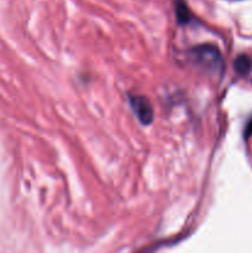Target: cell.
Listing matches in <instances>:
<instances>
[{
    "mask_svg": "<svg viewBox=\"0 0 252 253\" xmlns=\"http://www.w3.org/2000/svg\"><path fill=\"white\" fill-rule=\"evenodd\" d=\"M235 69L241 74L247 73L251 69V59L246 56H240L235 62Z\"/></svg>",
    "mask_w": 252,
    "mask_h": 253,
    "instance_id": "cell-3",
    "label": "cell"
},
{
    "mask_svg": "<svg viewBox=\"0 0 252 253\" xmlns=\"http://www.w3.org/2000/svg\"><path fill=\"white\" fill-rule=\"evenodd\" d=\"M131 108H132L133 113L136 114V118L141 121L142 124H150L153 119V110L151 106L150 101L145 98V96H131L130 98Z\"/></svg>",
    "mask_w": 252,
    "mask_h": 253,
    "instance_id": "cell-2",
    "label": "cell"
},
{
    "mask_svg": "<svg viewBox=\"0 0 252 253\" xmlns=\"http://www.w3.org/2000/svg\"><path fill=\"white\" fill-rule=\"evenodd\" d=\"M177 16L179 21L182 22H187L189 19V11H188V7L184 2L179 1L177 4Z\"/></svg>",
    "mask_w": 252,
    "mask_h": 253,
    "instance_id": "cell-4",
    "label": "cell"
},
{
    "mask_svg": "<svg viewBox=\"0 0 252 253\" xmlns=\"http://www.w3.org/2000/svg\"><path fill=\"white\" fill-rule=\"evenodd\" d=\"M249 130H250V132L252 131V124H251V125H249Z\"/></svg>",
    "mask_w": 252,
    "mask_h": 253,
    "instance_id": "cell-5",
    "label": "cell"
},
{
    "mask_svg": "<svg viewBox=\"0 0 252 253\" xmlns=\"http://www.w3.org/2000/svg\"><path fill=\"white\" fill-rule=\"evenodd\" d=\"M190 58L195 61V63L208 69L219 68L221 63V54L219 49L211 44H202V46L194 47L190 52Z\"/></svg>",
    "mask_w": 252,
    "mask_h": 253,
    "instance_id": "cell-1",
    "label": "cell"
}]
</instances>
